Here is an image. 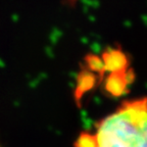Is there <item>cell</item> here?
<instances>
[{
	"instance_id": "obj_1",
	"label": "cell",
	"mask_w": 147,
	"mask_h": 147,
	"mask_svg": "<svg viewBox=\"0 0 147 147\" xmlns=\"http://www.w3.org/2000/svg\"><path fill=\"white\" fill-rule=\"evenodd\" d=\"M76 147H147V99L125 102L94 134H82Z\"/></svg>"
}]
</instances>
